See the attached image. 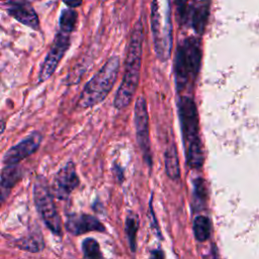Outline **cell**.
I'll return each instance as SVG.
<instances>
[{
	"label": "cell",
	"mask_w": 259,
	"mask_h": 259,
	"mask_svg": "<svg viewBox=\"0 0 259 259\" xmlns=\"http://www.w3.org/2000/svg\"><path fill=\"white\" fill-rule=\"evenodd\" d=\"M113 173H114L116 179H118L119 182H121V181H122V177H123V175H122V169H121L118 165H114V166H113Z\"/></svg>",
	"instance_id": "23"
},
{
	"label": "cell",
	"mask_w": 259,
	"mask_h": 259,
	"mask_svg": "<svg viewBox=\"0 0 259 259\" xmlns=\"http://www.w3.org/2000/svg\"><path fill=\"white\" fill-rule=\"evenodd\" d=\"M138 229H139V218L136 213L130 212L125 220V233L128 239L131 250L133 252H135L136 250V238H137Z\"/></svg>",
	"instance_id": "19"
},
{
	"label": "cell",
	"mask_w": 259,
	"mask_h": 259,
	"mask_svg": "<svg viewBox=\"0 0 259 259\" xmlns=\"http://www.w3.org/2000/svg\"><path fill=\"white\" fill-rule=\"evenodd\" d=\"M17 246L18 248L25 250V251H29V252H37L40 249H42L44 247V243L41 239L35 238L33 236L28 237V238H24L21 239L20 241L17 242Z\"/></svg>",
	"instance_id": "21"
},
{
	"label": "cell",
	"mask_w": 259,
	"mask_h": 259,
	"mask_svg": "<svg viewBox=\"0 0 259 259\" xmlns=\"http://www.w3.org/2000/svg\"><path fill=\"white\" fill-rule=\"evenodd\" d=\"M178 117L180 120L183 143L187 146L198 139V112L194 100L182 96L178 101ZM186 146V147H187Z\"/></svg>",
	"instance_id": "7"
},
{
	"label": "cell",
	"mask_w": 259,
	"mask_h": 259,
	"mask_svg": "<svg viewBox=\"0 0 259 259\" xmlns=\"http://www.w3.org/2000/svg\"><path fill=\"white\" fill-rule=\"evenodd\" d=\"M144 41V26L139 19L131 33L130 44L124 62V70L121 83L115 93L113 105L117 109L126 107L132 101L140 78Z\"/></svg>",
	"instance_id": "1"
},
{
	"label": "cell",
	"mask_w": 259,
	"mask_h": 259,
	"mask_svg": "<svg viewBox=\"0 0 259 259\" xmlns=\"http://www.w3.org/2000/svg\"><path fill=\"white\" fill-rule=\"evenodd\" d=\"M193 185L195 199L199 200L200 202H204L206 199V187L204 180L201 177H198L193 181Z\"/></svg>",
	"instance_id": "22"
},
{
	"label": "cell",
	"mask_w": 259,
	"mask_h": 259,
	"mask_svg": "<svg viewBox=\"0 0 259 259\" xmlns=\"http://www.w3.org/2000/svg\"><path fill=\"white\" fill-rule=\"evenodd\" d=\"M70 42V34L62 32L60 30L56 33L54 41L41 64V68L38 74L39 83L45 82L54 74L62 58L69 49Z\"/></svg>",
	"instance_id": "9"
},
{
	"label": "cell",
	"mask_w": 259,
	"mask_h": 259,
	"mask_svg": "<svg viewBox=\"0 0 259 259\" xmlns=\"http://www.w3.org/2000/svg\"><path fill=\"white\" fill-rule=\"evenodd\" d=\"M177 20L180 24L191 27L196 33H203L209 14L208 1L175 2Z\"/></svg>",
	"instance_id": "6"
},
{
	"label": "cell",
	"mask_w": 259,
	"mask_h": 259,
	"mask_svg": "<svg viewBox=\"0 0 259 259\" xmlns=\"http://www.w3.org/2000/svg\"><path fill=\"white\" fill-rule=\"evenodd\" d=\"M33 200L46 226L54 234L61 235V219L54 202V195L52 194L47 182L40 177L36 179L33 186Z\"/></svg>",
	"instance_id": "5"
},
{
	"label": "cell",
	"mask_w": 259,
	"mask_h": 259,
	"mask_svg": "<svg viewBox=\"0 0 259 259\" xmlns=\"http://www.w3.org/2000/svg\"><path fill=\"white\" fill-rule=\"evenodd\" d=\"M203 160L202 144L198 138L186 147V162L190 168L199 169L203 165Z\"/></svg>",
	"instance_id": "15"
},
{
	"label": "cell",
	"mask_w": 259,
	"mask_h": 259,
	"mask_svg": "<svg viewBox=\"0 0 259 259\" xmlns=\"http://www.w3.org/2000/svg\"><path fill=\"white\" fill-rule=\"evenodd\" d=\"M150 259H164L163 252L161 250H154L152 252V255H151Z\"/></svg>",
	"instance_id": "24"
},
{
	"label": "cell",
	"mask_w": 259,
	"mask_h": 259,
	"mask_svg": "<svg viewBox=\"0 0 259 259\" xmlns=\"http://www.w3.org/2000/svg\"><path fill=\"white\" fill-rule=\"evenodd\" d=\"M200 64V41L193 36H188L178 45L175 54L174 73L177 91H183L190 82L195 80Z\"/></svg>",
	"instance_id": "3"
},
{
	"label": "cell",
	"mask_w": 259,
	"mask_h": 259,
	"mask_svg": "<svg viewBox=\"0 0 259 259\" xmlns=\"http://www.w3.org/2000/svg\"><path fill=\"white\" fill-rule=\"evenodd\" d=\"M7 12L20 23L34 29H39L37 14L28 1H8Z\"/></svg>",
	"instance_id": "13"
},
{
	"label": "cell",
	"mask_w": 259,
	"mask_h": 259,
	"mask_svg": "<svg viewBox=\"0 0 259 259\" xmlns=\"http://www.w3.org/2000/svg\"><path fill=\"white\" fill-rule=\"evenodd\" d=\"M42 141L40 133L33 132L24 140L20 141L18 144L11 147L3 156V163L6 166H15L21 160L35 153Z\"/></svg>",
	"instance_id": "11"
},
{
	"label": "cell",
	"mask_w": 259,
	"mask_h": 259,
	"mask_svg": "<svg viewBox=\"0 0 259 259\" xmlns=\"http://www.w3.org/2000/svg\"><path fill=\"white\" fill-rule=\"evenodd\" d=\"M135 124L137 133V142L143 153L144 159L148 166L152 167V153L150 146L149 114L147 102L144 96H139L135 104Z\"/></svg>",
	"instance_id": "8"
},
{
	"label": "cell",
	"mask_w": 259,
	"mask_h": 259,
	"mask_svg": "<svg viewBox=\"0 0 259 259\" xmlns=\"http://www.w3.org/2000/svg\"><path fill=\"white\" fill-rule=\"evenodd\" d=\"M82 252L86 259H101L99 244L93 238H86L82 242Z\"/></svg>",
	"instance_id": "20"
},
{
	"label": "cell",
	"mask_w": 259,
	"mask_h": 259,
	"mask_svg": "<svg viewBox=\"0 0 259 259\" xmlns=\"http://www.w3.org/2000/svg\"><path fill=\"white\" fill-rule=\"evenodd\" d=\"M22 177V171L19 167L15 166H5L1 171V187L2 193L4 190L9 191Z\"/></svg>",
	"instance_id": "16"
},
{
	"label": "cell",
	"mask_w": 259,
	"mask_h": 259,
	"mask_svg": "<svg viewBox=\"0 0 259 259\" xmlns=\"http://www.w3.org/2000/svg\"><path fill=\"white\" fill-rule=\"evenodd\" d=\"M193 234L197 241L204 242L210 235V222L205 215H197L193 221Z\"/></svg>",
	"instance_id": "18"
},
{
	"label": "cell",
	"mask_w": 259,
	"mask_h": 259,
	"mask_svg": "<svg viewBox=\"0 0 259 259\" xmlns=\"http://www.w3.org/2000/svg\"><path fill=\"white\" fill-rule=\"evenodd\" d=\"M151 23L154 49L160 61H167L173 45L171 6L168 1H154L151 4Z\"/></svg>",
	"instance_id": "4"
},
{
	"label": "cell",
	"mask_w": 259,
	"mask_h": 259,
	"mask_svg": "<svg viewBox=\"0 0 259 259\" xmlns=\"http://www.w3.org/2000/svg\"><path fill=\"white\" fill-rule=\"evenodd\" d=\"M69 8H76L77 6H80L81 4H82V2H80V1H77V2H64Z\"/></svg>",
	"instance_id": "25"
},
{
	"label": "cell",
	"mask_w": 259,
	"mask_h": 259,
	"mask_svg": "<svg viewBox=\"0 0 259 259\" xmlns=\"http://www.w3.org/2000/svg\"><path fill=\"white\" fill-rule=\"evenodd\" d=\"M80 180L73 161H69L55 175L53 181V195L58 199L65 200L79 185Z\"/></svg>",
	"instance_id": "10"
},
{
	"label": "cell",
	"mask_w": 259,
	"mask_h": 259,
	"mask_svg": "<svg viewBox=\"0 0 259 259\" xmlns=\"http://www.w3.org/2000/svg\"><path fill=\"white\" fill-rule=\"evenodd\" d=\"M164 161L167 176L173 181H178L180 178V166L175 144L172 143L167 147L164 154Z\"/></svg>",
	"instance_id": "14"
},
{
	"label": "cell",
	"mask_w": 259,
	"mask_h": 259,
	"mask_svg": "<svg viewBox=\"0 0 259 259\" xmlns=\"http://www.w3.org/2000/svg\"><path fill=\"white\" fill-rule=\"evenodd\" d=\"M65 227L70 234L75 236L92 231H105L104 226L95 217L86 213H72L68 215Z\"/></svg>",
	"instance_id": "12"
},
{
	"label": "cell",
	"mask_w": 259,
	"mask_h": 259,
	"mask_svg": "<svg viewBox=\"0 0 259 259\" xmlns=\"http://www.w3.org/2000/svg\"><path fill=\"white\" fill-rule=\"evenodd\" d=\"M119 58L110 57L99 71L84 86L77 105L80 108H89L102 102L111 91L118 75Z\"/></svg>",
	"instance_id": "2"
},
{
	"label": "cell",
	"mask_w": 259,
	"mask_h": 259,
	"mask_svg": "<svg viewBox=\"0 0 259 259\" xmlns=\"http://www.w3.org/2000/svg\"><path fill=\"white\" fill-rule=\"evenodd\" d=\"M77 19H78V13L76 12L75 9L73 8L64 9L61 12V15L59 18L60 31L71 34V32H73V30L76 27Z\"/></svg>",
	"instance_id": "17"
}]
</instances>
